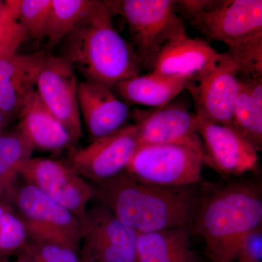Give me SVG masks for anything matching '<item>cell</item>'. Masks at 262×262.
<instances>
[{
    "label": "cell",
    "instance_id": "cell-1",
    "mask_svg": "<svg viewBox=\"0 0 262 262\" xmlns=\"http://www.w3.org/2000/svg\"><path fill=\"white\" fill-rule=\"evenodd\" d=\"M94 184V198L137 233L191 229L201 198L195 185H156L139 180L125 170Z\"/></svg>",
    "mask_w": 262,
    "mask_h": 262
},
{
    "label": "cell",
    "instance_id": "cell-2",
    "mask_svg": "<svg viewBox=\"0 0 262 262\" xmlns=\"http://www.w3.org/2000/svg\"><path fill=\"white\" fill-rule=\"evenodd\" d=\"M103 1L94 6L62 40L61 56L86 82L113 89L140 75L141 67L130 42L117 32Z\"/></svg>",
    "mask_w": 262,
    "mask_h": 262
},
{
    "label": "cell",
    "instance_id": "cell-3",
    "mask_svg": "<svg viewBox=\"0 0 262 262\" xmlns=\"http://www.w3.org/2000/svg\"><path fill=\"white\" fill-rule=\"evenodd\" d=\"M261 226V187L241 181L201 195L191 232L203 239L210 261L235 262L244 237Z\"/></svg>",
    "mask_w": 262,
    "mask_h": 262
},
{
    "label": "cell",
    "instance_id": "cell-4",
    "mask_svg": "<svg viewBox=\"0 0 262 262\" xmlns=\"http://www.w3.org/2000/svg\"><path fill=\"white\" fill-rule=\"evenodd\" d=\"M113 15L121 16L128 26L131 44L141 69H152L164 48L189 37L171 0H105Z\"/></svg>",
    "mask_w": 262,
    "mask_h": 262
},
{
    "label": "cell",
    "instance_id": "cell-5",
    "mask_svg": "<svg viewBox=\"0 0 262 262\" xmlns=\"http://www.w3.org/2000/svg\"><path fill=\"white\" fill-rule=\"evenodd\" d=\"M10 202L23 222L29 242L62 245L78 252L82 225L73 213L23 180Z\"/></svg>",
    "mask_w": 262,
    "mask_h": 262
},
{
    "label": "cell",
    "instance_id": "cell-6",
    "mask_svg": "<svg viewBox=\"0 0 262 262\" xmlns=\"http://www.w3.org/2000/svg\"><path fill=\"white\" fill-rule=\"evenodd\" d=\"M81 225V262H138L137 232L96 198L90 203Z\"/></svg>",
    "mask_w": 262,
    "mask_h": 262
},
{
    "label": "cell",
    "instance_id": "cell-7",
    "mask_svg": "<svg viewBox=\"0 0 262 262\" xmlns=\"http://www.w3.org/2000/svg\"><path fill=\"white\" fill-rule=\"evenodd\" d=\"M203 152L180 145H139L125 171L164 187L194 186L201 182Z\"/></svg>",
    "mask_w": 262,
    "mask_h": 262
},
{
    "label": "cell",
    "instance_id": "cell-8",
    "mask_svg": "<svg viewBox=\"0 0 262 262\" xmlns=\"http://www.w3.org/2000/svg\"><path fill=\"white\" fill-rule=\"evenodd\" d=\"M188 19L206 42L233 47L262 34V1H210Z\"/></svg>",
    "mask_w": 262,
    "mask_h": 262
},
{
    "label": "cell",
    "instance_id": "cell-9",
    "mask_svg": "<svg viewBox=\"0 0 262 262\" xmlns=\"http://www.w3.org/2000/svg\"><path fill=\"white\" fill-rule=\"evenodd\" d=\"M20 179L73 213L80 222L95 196L92 184L68 163L52 158H30L22 167Z\"/></svg>",
    "mask_w": 262,
    "mask_h": 262
},
{
    "label": "cell",
    "instance_id": "cell-10",
    "mask_svg": "<svg viewBox=\"0 0 262 262\" xmlns=\"http://www.w3.org/2000/svg\"><path fill=\"white\" fill-rule=\"evenodd\" d=\"M136 123L70 152L69 165L86 180L103 182L125 171L138 146Z\"/></svg>",
    "mask_w": 262,
    "mask_h": 262
},
{
    "label": "cell",
    "instance_id": "cell-11",
    "mask_svg": "<svg viewBox=\"0 0 262 262\" xmlns=\"http://www.w3.org/2000/svg\"><path fill=\"white\" fill-rule=\"evenodd\" d=\"M196 115L203 148V164L225 177H243L257 168L259 150L233 127Z\"/></svg>",
    "mask_w": 262,
    "mask_h": 262
},
{
    "label": "cell",
    "instance_id": "cell-12",
    "mask_svg": "<svg viewBox=\"0 0 262 262\" xmlns=\"http://www.w3.org/2000/svg\"><path fill=\"white\" fill-rule=\"evenodd\" d=\"M76 72L61 56L48 55L38 75L36 91L48 111L66 127L76 143L82 137Z\"/></svg>",
    "mask_w": 262,
    "mask_h": 262
},
{
    "label": "cell",
    "instance_id": "cell-13",
    "mask_svg": "<svg viewBox=\"0 0 262 262\" xmlns=\"http://www.w3.org/2000/svg\"><path fill=\"white\" fill-rule=\"evenodd\" d=\"M241 80L235 66L225 53L218 63L188 84L196 113L208 121L233 127V110Z\"/></svg>",
    "mask_w": 262,
    "mask_h": 262
},
{
    "label": "cell",
    "instance_id": "cell-14",
    "mask_svg": "<svg viewBox=\"0 0 262 262\" xmlns=\"http://www.w3.org/2000/svg\"><path fill=\"white\" fill-rule=\"evenodd\" d=\"M135 115L138 146H185L203 152L196 115L184 105L169 103L148 115Z\"/></svg>",
    "mask_w": 262,
    "mask_h": 262
},
{
    "label": "cell",
    "instance_id": "cell-15",
    "mask_svg": "<svg viewBox=\"0 0 262 262\" xmlns=\"http://www.w3.org/2000/svg\"><path fill=\"white\" fill-rule=\"evenodd\" d=\"M77 98L82 122L91 141L127 126L131 116L130 106L117 96L111 88L78 81Z\"/></svg>",
    "mask_w": 262,
    "mask_h": 262
},
{
    "label": "cell",
    "instance_id": "cell-16",
    "mask_svg": "<svg viewBox=\"0 0 262 262\" xmlns=\"http://www.w3.org/2000/svg\"><path fill=\"white\" fill-rule=\"evenodd\" d=\"M48 53L0 54V110L8 120L18 115L35 91L38 75Z\"/></svg>",
    "mask_w": 262,
    "mask_h": 262
},
{
    "label": "cell",
    "instance_id": "cell-17",
    "mask_svg": "<svg viewBox=\"0 0 262 262\" xmlns=\"http://www.w3.org/2000/svg\"><path fill=\"white\" fill-rule=\"evenodd\" d=\"M17 130L28 141L34 150L58 153L72 151L77 143L69 131L53 116L34 91L18 114Z\"/></svg>",
    "mask_w": 262,
    "mask_h": 262
},
{
    "label": "cell",
    "instance_id": "cell-18",
    "mask_svg": "<svg viewBox=\"0 0 262 262\" xmlns=\"http://www.w3.org/2000/svg\"><path fill=\"white\" fill-rule=\"evenodd\" d=\"M222 58V53L204 39L188 37L167 45L155 60L151 72L194 80L211 70Z\"/></svg>",
    "mask_w": 262,
    "mask_h": 262
},
{
    "label": "cell",
    "instance_id": "cell-19",
    "mask_svg": "<svg viewBox=\"0 0 262 262\" xmlns=\"http://www.w3.org/2000/svg\"><path fill=\"white\" fill-rule=\"evenodd\" d=\"M193 79L185 77H168L151 73L139 75L114 86L117 96L127 104H139L155 108L170 103Z\"/></svg>",
    "mask_w": 262,
    "mask_h": 262
},
{
    "label": "cell",
    "instance_id": "cell-20",
    "mask_svg": "<svg viewBox=\"0 0 262 262\" xmlns=\"http://www.w3.org/2000/svg\"><path fill=\"white\" fill-rule=\"evenodd\" d=\"M189 228L138 233V262H203L192 246Z\"/></svg>",
    "mask_w": 262,
    "mask_h": 262
},
{
    "label": "cell",
    "instance_id": "cell-21",
    "mask_svg": "<svg viewBox=\"0 0 262 262\" xmlns=\"http://www.w3.org/2000/svg\"><path fill=\"white\" fill-rule=\"evenodd\" d=\"M233 128L261 151L262 78L241 80L234 106Z\"/></svg>",
    "mask_w": 262,
    "mask_h": 262
},
{
    "label": "cell",
    "instance_id": "cell-22",
    "mask_svg": "<svg viewBox=\"0 0 262 262\" xmlns=\"http://www.w3.org/2000/svg\"><path fill=\"white\" fill-rule=\"evenodd\" d=\"M34 149L17 129L0 134V201L10 202Z\"/></svg>",
    "mask_w": 262,
    "mask_h": 262
},
{
    "label": "cell",
    "instance_id": "cell-23",
    "mask_svg": "<svg viewBox=\"0 0 262 262\" xmlns=\"http://www.w3.org/2000/svg\"><path fill=\"white\" fill-rule=\"evenodd\" d=\"M96 0H51L47 30L48 47H56L80 24Z\"/></svg>",
    "mask_w": 262,
    "mask_h": 262
},
{
    "label": "cell",
    "instance_id": "cell-24",
    "mask_svg": "<svg viewBox=\"0 0 262 262\" xmlns=\"http://www.w3.org/2000/svg\"><path fill=\"white\" fill-rule=\"evenodd\" d=\"M29 243L27 231L10 202L0 201V260L18 255Z\"/></svg>",
    "mask_w": 262,
    "mask_h": 262
},
{
    "label": "cell",
    "instance_id": "cell-25",
    "mask_svg": "<svg viewBox=\"0 0 262 262\" xmlns=\"http://www.w3.org/2000/svg\"><path fill=\"white\" fill-rule=\"evenodd\" d=\"M15 3L17 20L26 38H46L51 0H20Z\"/></svg>",
    "mask_w": 262,
    "mask_h": 262
},
{
    "label": "cell",
    "instance_id": "cell-26",
    "mask_svg": "<svg viewBox=\"0 0 262 262\" xmlns=\"http://www.w3.org/2000/svg\"><path fill=\"white\" fill-rule=\"evenodd\" d=\"M225 53L235 66L239 80L262 78V34L228 48Z\"/></svg>",
    "mask_w": 262,
    "mask_h": 262
},
{
    "label": "cell",
    "instance_id": "cell-27",
    "mask_svg": "<svg viewBox=\"0 0 262 262\" xmlns=\"http://www.w3.org/2000/svg\"><path fill=\"white\" fill-rule=\"evenodd\" d=\"M17 256L24 262H81L77 251L54 244L29 242Z\"/></svg>",
    "mask_w": 262,
    "mask_h": 262
},
{
    "label": "cell",
    "instance_id": "cell-28",
    "mask_svg": "<svg viewBox=\"0 0 262 262\" xmlns=\"http://www.w3.org/2000/svg\"><path fill=\"white\" fill-rule=\"evenodd\" d=\"M237 262H262V226L244 237L237 253Z\"/></svg>",
    "mask_w": 262,
    "mask_h": 262
},
{
    "label": "cell",
    "instance_id": "cell-29",
    "mask_svg": "<svg viewBox=\"0 0 262 262\" xmlns=\"http://www.w3.org/2000/svg\"><path fill=\"white\" fill-rule=\"evenodd\" d=\"M8 122V119L5 116L3 112L0 110V134H2L4 131L5 127L6 126Z\"/></svg>",
    "mask_w": 262,
    "mask_h": 262
},
{
    "label": "cell",
    "instance_id": "cell-30",
    "mask_svg": "<svg viewBox=\"0 0 262 262\" xmlns=\"http://www.w3.org/2000/svg\"><path fill=\"white\" fill-rule=\"evenodd\" d=\"M0 262H24L21 260L17 259L16 261H11L9 258H5V259L0 260Z\"/></svg>",
    "mask_w": 262,
    "mask_h": 262
},
{
    "label": "cell",
    "instance_id": "cell-31",
    "mask_svg": "<svg viewBox=\"0 0 262 262\" xmlns=\"http://www.w3.org/2000/svg\"><path fill=\"white\" fill-rule=\"evenodd\" d=\"M3 6H4V5H3L0 3V16H1L2 12H3Z\"/></svg>",
    "mask_w": 262,
    "mask_h": 262
}]
</instances>
